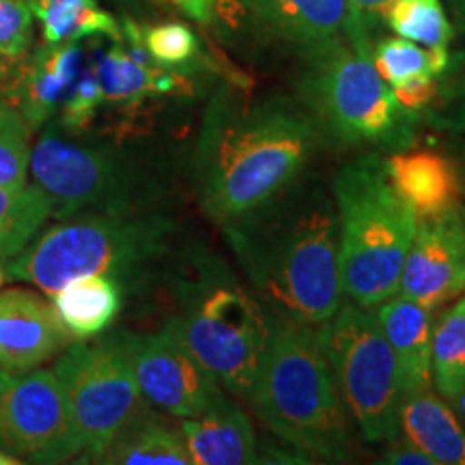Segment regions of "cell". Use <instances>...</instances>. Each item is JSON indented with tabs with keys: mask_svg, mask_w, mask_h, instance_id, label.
Here are the masks:
<instances>
[{
	"mask_svg": "<svg viewBox=\"0 0 465 465\" xmlns=\"http://www.w3.org/2000/svg\"><path fill=\"white\" fill-rule=\"evenodd\" d=\"M322 141L300 102L270 97L243 104L220 93L194 144L201 209L220 226L257 212L298 182Z\"/></svg>",
	"mask_w": 465,
	"mask_h": 465,
	"instance_id": "1",
	"label": "cell"
},
{
	"mask_svg": "<svg viewBox=\"0 0 465 465\" xmlns=\"http://www.w3.org/2000/svg\"><path fill=\"white\" fill-rule=\"evenodd\" d=\"M267 317L317 328L342 302L339 213L322 185H289L274 201L223 226Z\"/></svg>",
	"mask_w": 465,
	"mask_h": 465,
	"instance_id": "2",
	"label": "cell"
},
{
	"mask_svg": "<svg viewBox=\"0 0 465 465\" xmlns=\"http://www.w3.org/2000/svg\"><path fill=\"white\" fill-rule=\"evenodd\" d=\"M248 403L278 440L311 461L349 463L360 455V433L342 403L315 328L270 317V334Z\"/></svg>",
	"mask_w": 465,
	"mask_h": 465,
	"instance_id": "3",
	"label": "cell"
},
{
	"mask_svg": "<svg viewBox=\"0 0 465 465\" xmlns=\"http://www.w3.org/2000/svg\"><path fill=\"white\" fill-rule=\"evenodd\" d=\"M332 196L342 293L371 311L399 291L418 218L394 192L377 153L347 162L334 177Z\"/></svg>",
	"mask_w": 465,
	"mask_h": 465,
	"instance_id": "4",
	"label": "cell"
},
{
	"mask_svg": "<svg viewBox=\"0 0 465 465\" xmlns=\"http://www.w3.org/2000/svg\"><path fill=\"white\" fill-rule=\"evenodd\" d=\"M173 220L138 212L78 216L50 226L5 265L7 281L28 282L54 295L83 276L138 281L171 248Z\"/></svg>",
	"mask_w": 465,
	"mask_h": 465,
	"instance_id": "5",
	"label": "cell"
},
{
	"mask_svg": "<svg viewBox=\"0 0 465 465\" xmlns=\"http://www.w3.org/2000/svg\"><path fill=\"white\" fill-rule=\"evenodd\" d=\"M168 325L231 397L248 401L270 334V317L216 254L199 252L177 282Z\"/></svg>",
	"mask_w": 465,
	"mask_h": 465,
	"instance_id": "6",
	"label": "cell"
},
{
	"mask_svg": "<svg viewBox=\"0 0 465 465\" xmlns=\"http://www.w3.org/2000/svg\"><path fill=\"white\" fill-rule=\"evenodd\" d=\"M298 80L300 104L323 138L342 147L407 149L416 138V116L394 100L392 86L377 74L373 58L345 39L304 56Z\"/></svg>",
	"mask_w": 465,
	"mask_h": 465,
	"instance_id": "7",
	"label": "cell"
},
{
	"mask_svg": "<svg viewBox=\"0 0 465 465\" xmlns=\"http://www.w3.org/2000/svg\"><path fill=\"white\" fill-rule=\"evenodd\" d=\"M315 336L360 440L380 444L397 438L403 386L373 312L341 302L334 315L317 325Z\"/></svg>",
	"mask_w": 465,
	"mask_h": 465,
	"instance_id": "8",
	"label": "cell"
},
{
	"mask_svg": "<svg viewBox=\"0 0 465 465\" xmlns=\"http://www.w3.org/2000/svg\"><path fill=\"white\" fill-rule=\"evenodd\" d=\"M31 174L52 203V216L138 212L151 182L136 162L113 147H93L45 130L31 153Z\"/></svg>",
	"mask_w": 465,
	"mask_h": 465,
	"instance_id": "9",
	"label": "cell"
},
{
	"mask_svg": "<svg viewBox=\"0 0 465 465\" xmlns=\"http://www.w3.org/2000/svg\"><path fill=\"white\" fill-rule=\"evenodd\" d=\"M54 373L65 388L83 461H97L121 429L149 407L119 334L65 347Z\"/></svg>",
	"mask_w": 465,
	"mask_h": 465,
	"instance_id": "10",
	"label": "cell"
},
{
	"mask_svg": "<svg viewBox=\"0 0 465 465\" xmlns=\"http://www.w3.org/2000/svg\"><path fill=\"white\" fill-rule=\"evenodd\" d=\"M0 449L31 463L80 457L65 388L54 371L0 369Z\"/></svg>",
	"mask_w": 465,
	"mask_h": 465,
	"instance_id": "11",
	"label": "cell"
},
{
	"mask_svg": "<svg viewBox=\"0 0 465 465\" xmlns=\"http://www.w3.org/2000/svg\"><path fill=\"white\" fill-rule=\"evenodd\" d=\"M119 339L143 397L168 416L196 418L226 397L216 377L168 323L160 332H121Z\"/></svg>",
	"mask_w": 465,
	"mask_h": 465,
	"instance_id": "12",
	"label": "cell"
},
{
	"mask_svg": "<svg viewBox=\"0 0 465 465\" xmlns=\"http://www.w3.org/2000/svg\"><path fill=\"white\" fill-rule=\"evenodd\" d=\"M465 289V205L435 218L418 220V229L401 272L399 293L440 311Z\"/></svg>",
	"mask_w": 465,
	"mask_h": 465,
	"instance_id": "13",
	"label": "cell"
},
{
	"mask_svg": "<svg viewBox=\"0 0 465 465\" xmlns=\"http://www.w3.org/2000/svg\"><path fill=\"white\" fill-rule=\"evenodd\" d=\"M72 336L54 306L28 289H0V369L22 373L48 362Z\"/></svg>",
	"mask_w": 465,
	"mask_h": 465,
	"instance_id": "14",
	"label": "cell"
},
{
	"mask_svg": "<svg viewBox=\"0 0 465 465\" xmlns=\"http://www.w3.org/2000/svg\"><path fill=\"white\" fill-rule=\"evenodd\" d=\"M78 44H44L26 61L17 63L15 75L3 100L20 110L31 130H39L67 100L83 69Z\"/></svg>",
	"mask_w": 465,
	"mask_h": 465,
	"instance_id": "15",
	"label": "cell"
},
{
	"mask_svg": "<svg viewBox=\"0 0 465 465\" xmlns=\"http://www.w3.org/2000/svg\"><path fill=\"white\" fill-rule=\"evenodd\" d=\"M386 173L418 220L441 216L463 201L465 179L459 162L440 149L394 151L386 160Z\"/></svg>",
	"mask_w": 465,
	"mask_h": 465,
	"instance_id": "16",
	"label": "cell"
},
{
	"mask_svg": "<svg viewBox=\"0 0 465 465\" xmlns=\"http://www.w3.org/2000/svg\"><path fill=\"white\" fill-rule=\"evenodd\" d=\"M252 11L265 39L300 56L345 39L349 25L347 0H252Z\"/></svg>",
	"mask_w": 465,
	"mask_h": 465,
	"instance_id": "17",
	"label": "cell"
},
{
	"mask_svg": "<svg viewBox=\"0 0 465 465\" xmlns=\"http://www.w3.org/2000/svg\"><path fill=\"white\" fill-rule=\"evenodd\" d=\"M373 311L397 360L403 394L433 388L431 339L435 312L399 291Z\"/></svg>",
	"mask_w": 465,
	"mask_h": 465,
	"instance_id": "18",
	"label": "cell"
},
{
	"mask_svg": "<svg viewBox=\"0 0 465 465\" xmlns=\"http://www.w3.org/2000/svg\"><path fill=\"white\" fill-rule=\"evenodd\" d=\"M179 429L192 465L261 463L252 422L229 394L205 414L183 418Z\"/></svg>",
	"mask_w": 465,
	"mask_h": 465,
	"instance_id": "19",
	"label": "cell"
},
{
	"mask_svg": "<svg viewBox=\"0 0 465 465\" xmlns=\"http://www.w3.org/2000/svg\"><path fill=\"white\" fill-rule=\"evenodd\" d=\"M399 435L427 452L435 465H465L463 424L449 401L433 392V388L403 394Z\"/></svg>",
	"mask_w": 465,
	"mask_h": 465,
	"instance_id": "20",
	"label": "cell"
},
{
	"mask_svg": "<svg viewBox=\"0 0 465 465\" xmlns=\"http://www.w3.org/2000/svg\"><path fill=\"white\" fill-rule=\"evenodd\" d=\"M52 298L63 328L75 341L106 332L124 306V284L110 276H83L67 282Z\"/></svg>",
	"mask_w": 465,
	"mask_h": 465,
	"instance_id": "21",
	"label": "cell"
},
{
	"mask_svg": "<svg viewBox=\"0 0 465 465\" xmlns=\"http://www.w3.org/2000/svg\"><path fill=\"white\" fill-rule=\"evenodd\" d=\"M102 86L104 102L141 104L147 97L171 95L185 86L183 75L158 65L155 61H138L127 52L124 39L114 42L106 54L93 65Z\"/></svg>",
	"mask_w": 465,
	"mask_h": 465,
	"instance_id": "22",
	"label": "cell"
},
{
	"mask_svg": "<svg viewBox=\"0 0 465 465\" xmlns=\"http://www.w3.org/2000/svg\"><path fill=\"white\" fill-rule=\"evenodd\" d=\"M97 463L108 465H192L177 424L155 414L151 407L121 429Z\"/></svg>",
	"mask_w": 465,
	"mask_h": 465,
	"instance_id": "23",
	"label": "cell"
},
{
	"mask_svg": "<svg viewBox=\"0 0 465 465\" xmlns=\"http://www.w3.org/2000/svg\"><path fill=\"white\" fill-rule=\"evenodd\" d=\"M42 25L44 44H78L89 37L124 39L121 25L97 0H28Z\"/></svg>",
	"mask_w": 465,
	"mask_h": 465,
	"instance_id": "24",
	"label": "cell"
},
{
	"mask_svg": "<svg viewBox=\"0 0 465 465\" xmlns=\"http://www.w3.org/2000/svg\"><path fill=\"white\" fill-rule=\"evenodd\" d=\"M431 381L449 403L465 386V289L433 323Z\"/></svg>",
	"mask_w": 465,
	"mask_h": 465,
	"instance_id": "25",
	"label": "cell"
},
{
	"mask_svg": "<svg viewBox=\"0 0 465 465\" xmlns=\"http://www.w3.org/2000/svg\"><path fill=\"white\" fill-rule=\"evenodd\" d=\"M52 216V203L39 185L22 190L0 185V261L14 259Z\"/></svg>",
	"mask_w": 465,
	"mask_h": 465,
	"instance_id": "26",
	"label": "cell"
},
{
	"mask_svg": "<svg viewBox=\"0 0 465 465\" xmlns=\"http://www.w3.org/2000/svg\"><path fill=\"white\" fill-rule=\"evenodd\" d=\"M377 74L391 86L418 78H440L450 65L449 48H424L403 37H386L371 52Z\"/></svg>",
	"mask_w": 465,
	"mask_h": 465,
	"instance_id": "27",
	"label": "cell"
},
{
	"mask_svg": "<svg viewBox=\"0 0 465 465\" xmlns=\"http://www.w3.org/2000/svg\"><path fill=\"white\" fill-rule=\"evenodd\" d=\"M397 37L410 39L424 48H449L452 22L441 0H392L383 17Z\"/></svg>",
	"mask_w": 465,
	"mask_h": 465,
	"instance_id": "28",
	"label": "cell"
},
{
	"mask_svg": "<svg viewBox=\"0 0 465 465\" xmlns=\"http://www.w3.org/2000/svg\"><path fill=\"white\" fill-rule=\"evenodd\" d=\"M31 125L14 104L0 100V185L22 190L31 173Z\"/></svg>",
	"mask_w": 465,
	"mask_h": 465,
	"instance_id": "29",
	"label": "cell"
},
{
	"mask_svg": "<svg viewBox=\"0 0 465 465\" xmlns=\"http://www.w3.org/2000/svg\"><path fill=\"white\" fill-rule=\"evenodd\" d=\"M141 39L149 56L162 67L188 65L199 52V39L190 26L182 22H162L149 28H141Z\"/></svg>",
	"mask_w": 465,
	"mask_h": 465,
	"instance_id": "30",
	"label": "cell"
},
{
	"mask_svg": "<svg viewBox=\"0 0 465 465\" xmlns=\"http://www.w3.org/2000/svg\"><path fill=\"white\" fill-rule=\"evenodd\" d=\"M33 9L28 0H0V50L25 56L33 42Z\"/></svg>",
	"mask_w": 465,
	"mask_h": 465,
	"instance_id": "31",
	"label": "cell"
},
{
	"mask_svg": "<svg viewBox=\"0 0 465 465\" xmlns=\"http://www.w3.org/2000/svg\"><path fill=\"white\" fill-rule=\"evenodd\" d=\"M102 104L104 95L102 86L97 83V75L93 72V67L84 69L75 80L74 89L69 91L67 100L63 102V125L67 130H80V127L89 124Z\"/></svg>",
	"mask_w": 465,
	"mask_h": 465,
	"instance_id": "32",
	"label": "cell"
},
{
	"mask_svg": "<svg viewBox=\"0 0 465 465\" xmlns=\"http://www.w3.org/2000/svg\"><path fill=\"white\" fill-rule=\"evenodd\" d=\"M349 25L345 31V42L358 52L371 56V28L375 22L386 17L392 0H347Z\"/></svg>",
	"mask_w": 465,
	"mask_h": 465,
	"instance_id": "33",
	"label": "cell"
},
{
	"mask_svg": "<svg viewBox=\"0 0 465 465\" xmlns=\"http://www.w3.org/2000/svg\"><path fill=\"white\" fill-rule=\"evenodd\" d=\"M392 93L399 106L403 108L407 114L418 119V114L424 113V110L435 102V97H438L440 93V84L438 78H418L399 86H392Z\"/></svg>",
	"mask_w": 465,
	"mask_h": 465,
	"instance_id": "34",
	"label": "cell"
},
{
	"mask_svg": "<svg viewBox=\"0 0 465 465\" xmlns=\"http://www.w3.org/2000/svg\"><path fill=\"white\" fill-rule=\"evenodd\" d=\"M381 463L391 465H435L433 459L418 449L416 444H411L410 440L403 435H397L388 441V449L383 450Z\"/></svg>",
	"mask_w": 465,
	"mask_h": 465,
	"instance_id": "35",
	"label": "cell"
},
{
	"mask_svg": "<svg viewBox=\"0 0 465 465\" xmlns=\"http://www.w3.org/2000/svg\"><path fill=\"white\" fill-rule=\"evenodd\" d=\"M162 3L183 11L185 15L199 22V25L207 26L213 22V0H162Z\"/></svg>",
	"mask_w": 465,
	"mask_h": 465,
	"instance_id": "36",
	"label": "cell"
},
{
	"mask_svg": "<svg viewBox=\"0 0 465 465\" xmlns=\"http://www.w3.org/2000/svg\"><path fill=\"white\" fill-rule=\"evenodd\" d=\"M429 121H431V125L438 127V130L465 134V95L450 110H446V113L441 114H433Z\"/></svg>",
	"mask_w": 465,
	"mask_h": 465,
	"instance_id": "37",
	"label": "cell"
},
{
	"mask_svg": "<svg viewBox=\"0 0 465 465\" xmlns=\"http://www.w3.org/2000/svg\"><path fill=\"white\" fill-rule=\"evenodd\" d=\"M17 63H20V58L5 54V52L0 50V93H3V95L5 91H7V86L11 84V80H14Z\"/></svg>",
	"mask_w": 465,
	"mask_h": 465,
	"instance_id": "38",
	"label": "cell"
},
{
	"mask_svg": "<svg viewBox=\"0 0 465 465\" xmlns=\"http://www.w3.org/2000/svg\"><path fill=\"white\" fill-rule=\"evenodd\" d=\"M449 3L452 22H455L457 31L465 33V0H446Z\"/></svg>",
	"mask_w": 465,
	"mask_h": 465,
	"instance_id": "39",
	"label": "cell"
},
{
	"mask_svg": "<svg viewBox=\"0 0 465 465\" xmlns=\"http://www.w3.org/2000/svg\"><path fill=\"white\" fill-rule=\"evenodd\" d=\"M452 410H455V414L459 416V420H461L463 429H465V386H463V391L459 392L455 403H452Z\"/></svg>",
	"mask_w": 465,
	"mask_h": 465,
	"instance_id": "40",
	"label": "cell"
},
{
	"mask_svg": "<svg viewBox=\"0 0 465 465\" xmlns=\"http://www.w3.org/2000/svg\"><path fill=\"white\" fill-rule=\"evenodd\" d=\"M15 463H22L20 459L9 455V452H5L3 449H0V465H15Z\"/></svg>",
	"mask_w": 465,
	"mask_h": 465,
	"instance_id": "41",
	"label": "cell"
},
{
	"mask_svg": "<svg viewBox=\"0 0 465 465\" xmlns=\"http://www.w3.org/2000/svg\"><path fill=\"white\" fill-rule=\"evenodd\" d=\"M457 162H459V168H461V174H463V179H465V141L459 144V158H457Z\"/></svg>",
	"mask_w": 465,
	"mask_h": 465,
	"instance_id": "42",
	"label": "cell"
},
{
	"mask_svg": "<svg viewBox=\"0 0 465 465\" xmlns=\"http://www.w3.org/2000/svg\"><path fill=\"white\" fill-rule=\"evenodd\" d=\"M7 281V276H5V267H0V284Z\"/></svg>",
	"mask_w": 465,
	"mask_h": 465,
	"instance_id": "43",
	"label": "cell"
},
{
	"mask_svg": "<svg viewBox=\"0 0 465 465\" xmlns=\"http://www.w3.org/2000/svg\"><path fill=\"white\" fill-rule=\"evenodd\" d=\"M125 3H127V0H125Z\"/></svg>",
	"mask_w": 465,
	"mask_h": 465,
	"instance_id": "44",
	"label": "cell"
}]
</instances>
